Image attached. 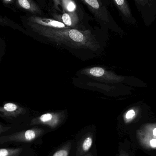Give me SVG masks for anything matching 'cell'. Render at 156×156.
Returning <instances> with one entry per match:
<instances>
[{
    "label": "cell",
    "instance_id": "obj_1",
    "mask_svg": "<svg viewBox=\"0 0 156 156\" xmlns=\"http://www.w3.org/2000/svg\"><path fill=\"white\" fill-rule=\"evenodd\" d=\"M27 24L33 31L39 35L56 43L63 44L74 48L86 49L92 47V36L89 30L82 31L72 28H49L29 22Z\"/></svg>",
    "mask_w": 156,
    "mask_h": 156
},
{
    "label": "cell",
    "instance_id": "obj_2",
    "mask_svg": "<svg viewBox=\"0 0 156 156\" xmlns=\"http://www.w3.org/2000/svg\"><path fill=\"white\" fill-rule=\"evenodd\" d=\"M94 17L101 23L111 27H117L116 22L108 10L109 0H83Z\"/></svg>",
    "mask_w": 156,
    "mask_h": 156
},
{
    "label": "cell",
    "instance_id": "obj_3",
    "mask_svg": "<svg viewBox=\"0 0 156 156\" xmlns=\"http://www.w3.org/2000/svg\"><path fill=\"white\" fill-rule=\"evenodd\" d=\"M43 129L34 128L14 133L9 135L4 136L0 137L1 144L14 142V143H31L41 136L44 133Z\"/></svg>",
    "mask_w": 156,
    "mask_h": 156
},
{
    "label": "cell",
    "instance_id": "obj_4",
    "mask_svg": "<svg viewBox=\"0 0 156 156\" xmlns=\"http://www.w3.org/2000/svg\"><path fill=\"white\" fill-rule=\"evenodd\" d=\"M138 12L147 25L156 19V0H134Z\"/></svg>",
    "mask_w": 156,
    "mask_h": 156
},
{
    "label": "cell",
    "instance_id": "obj_5",
    "mask_svg": "<svg viewBox=\"0 0 156 156\" xmlns=\"http://www.w3.org/2000/svg\"><path fill=\"white\" fill-rule=\"evenodd\" d=\"M136 138L144 149L156 150V126H148L138 131Z\"/></svg>",
    "mask_w": 156,
    "mask_h": 156
},
{
    "label": "cell",
    "instance_id": "obj_6",
    "mask_svg": "<svg viewBox=\"0 0 156 156\" xmlns=\"http://www.w3.org/2000/svg\"><path fill=\"white\" fill-rule=\"evenodd\" d=\"M65 116L64 112L47 113L32 119L30 125H41L56 128L62 123Z\"/></svg>",
    "mask_w": 156,
    "mask_h": 156
},
{
    "label": "cell",
    "instance_id": "obj_7",
    "mask_svg": "<svg viewBox=\"0 0 156 156\" xmlns=\"http://www.w3.org/2000/svg\"><path fill=\"white\" fill-rule=\"evenodd\" d=\"M117 8L122 19L129 23L134 24L136 22L132 12V10L127 0H111Z\"/></svg>",
    "mask_w": 156,
    "mask_h": 156
},
{
    "label": "cell",
    "instance_id": "obj_8",
    "mask_svg": "<svg viewBox=\"0 0 156 156\" xmlns=\"http://www.w3.org/2000/svg\"><path fill=\"white\" fill-rule=\"evenodd\" d=\"M27 20L29 23H33L44 27L58 29H68L71 28L63 23L55 19L40 17L36 15L29 16L27 18Z\"/></svg>",
    "mask_w": 156,
    "mask_h": 156
},
{
    "label": "cell",
    "instance_id": "obj_9",
    "mask_svg": "<svg viewBox=\"0 0 156 156\" xmlns=\"http://www.w3.org/2000/svg\"><path fill=\"white\" fill-rule=\"evenodd\" d=\"M25 112L24 108L13 103H5L0 108L1 117L10 119L16 118L24 114Z\"/></svg>",
    "mask_w": 156,
    "mask_h": 156
},
{
    "label": "cell",
    "instance_id": "obj_10",
    "mask_svg": "<svg viewBox=\"0 0 156 156\" xmlns=\"http://www.w3.org/2000/svg\"><path fill=\"white\" fill-rule=\"evenodd\" d=\"M52 16L55 20L63 23L71 28H76L79 23L78 14H77L62 13V14H58L53 13Z\"/></svg>",
    "mask_w": 156,
    "mask_h": 156
},
{
    "label": "cell",
    "instance_id": "obj_11",
    "mask_svg": "<svg viewBox=\"0 0 156 156\" xmlns=\"http://www.w3.org/2000/svg\"><path fill=\"white\" fill-rule=\"evenodd\" d=\"M16 4L19 9L34 15L42 13L41 9L33 0H16Z\"/></svg>",
    "mask_w": 156,
    "mask_h": 156
},
{
    "label": "cell",
    "instance_id": "obj_12",
    "mask_svg": "<svg viewBox=\"0 0 156 156\" xmlns=\"http://www.w3.org/2000/svg\"><path fill=\"white\" fill-rule=\"evenodd\" d=\"M93 144V135L88 133L81 139L77 147L76 156H82L88 152L91 148Z\"/></svg>",
    "mask_w": 156,
    "mask_h": 156
},
{
    "label": "cell",
    "instance_id": "obj_13",
    "mask_svg": "<svg viewBox=\"0 0 156 156\" xmlns=\"http://www.w3.org/2000/svg\"><path fill=\"white\" fill-rule=\"evenodd\" d=\"M62 13L78 14V6L74 0H61Z\"/></svg>",
    "mask_w": 156,
    "mask_h": 156
},
{
    "label": "cell",
    "instance_id": "obj_14",
    "mask_svg": "<svg viewBox=\"0 0 156 156\" xmlns=\"http://www.w3.org/2000/svg\"><path fill=\"white\" fill-rule=\"evenodd\" d=\"M23 150L22 148H1L0 156H19Z\"/></svg>",
    "mask_w": 156,
    "mask_h": 156
},
{
    "label": "cell",
    "instance_id": "obj_15",
    "mask_svg": "<svg viewBox=\"0 0 156 156\" xmlns=\"http://www.w3.org/2000/svg\"><path fill=\"white\" fill-rule=\"evenodd\" d=\"M71 146L72 144L71 142H68L61 148L57 150L52 156H69Z\"/></svg>",
    "mask_w": 156,
    "mask_h": 156
},
{
    "label": "cell",
    "instance_id": "obj_16",
    "mask_svg": "<svg viewBox=\"0 0 156 156\" xmlns=\"http://www.w3.org/2000/svg\"><path fill=\"white\" fill-rule=\"evenodd\" d=\"M135 115V112L133 110H130L127 112L125 115V119L127 121H130L133 119Z\"/></svg>",
    "mask_w": 156,
    "mask_h": 156
},
{
    "label": "cell",
    "instance_id": "obj_17",
    "mask_svg": "<svg viewBox=\"0 0 156 156\" xmlns=\"http://www.w3.org/2000/svg\"><path fill=\"white\" fill-rule=\"evenodd\" d=\"M54 7L57 11H60V7H62L61 0H53Z\"/></svg>",
    "mask_w": 156,
    "mask_h": 156
},
{
    "label": "cell",
    "instance_id": "obj_18",
    "mask_svg": "<svg viewBox=\"0 0 156 156\" xmlns=\"http://www.w3.org/2000/svg\"><path fill=\"white\" fill-rule=\"evenodd\" d=\"M16 0H2L3 3L5 5H10L13 4Z\"/></svg>",
    "mask_w": 156,
    "mask_h": 156
},
{
    "label": "cell",
    "instance_id": "obj_19",
    "mask_svg": "<svg viewBox=\"0 0 156 156\" xmlns=\"http://www.w3.org/2000/svg\"><path fill=\"white\" fill-rule=\"evenodd\" d=\"M11 128L10 127H3L2 126V125H1V130H0V134H2L4 132H6V131H8L10 128Z\"/></svg>",
    "mask_w": 156,
    "mask_h": 156
},
{
    "label": "cell",
    "instance_id": "obj_20",
    "mask_svg": "<svg viewBox=\"0 0 156 156\" xmlns=\"http://www.w3.org/2000/svg\"><path fill=\"white\" fill-rule=\"evenodd\" d=\"M119 156H129V154L124 150H121Z\"/></svg>",
    "mask_w": 156,
    "mask_h": 156
},
{
    "label": "cell",
    "instance_id": "obj_21",
    "mask_svg": "<svg viewBox=\"0 0 156 156\" xmlns=\"http://www.w3.org/2000/svg\"><path fill=\"white\" fill-rule=\"evenodd\" d=\"M81 1H83V0H81Z\"/></svg>",
    "mask_w": 156,
    "mask_h": 156
},
{
    "label": "cell",
    "instance_id": "obj_22",
    "mask_svg": "<svg viewBox=\"0 0 156 156\" xmlns=\"http://www.w3.org/2000/svg\"><path fill=\"white\" fill-rule=\"evenodd\" d=\"M90 156H91V155H90Z\"/></svg>",
    "mask_w": 156,
    "mask_h": 156
}]
</instances>
